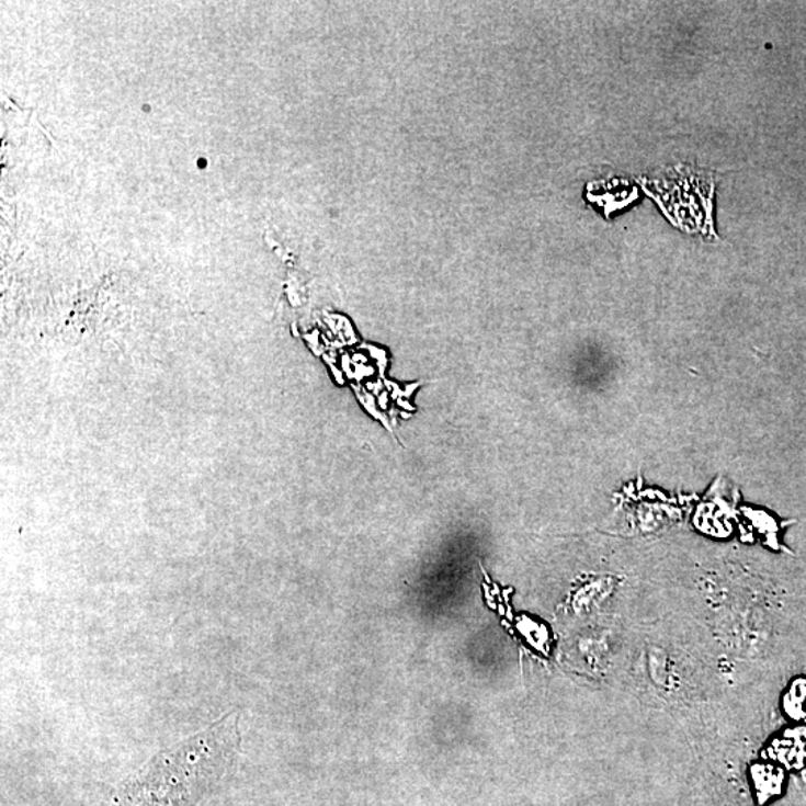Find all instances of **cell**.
<instances>
[{"label":"cell","instance_id":"cell-1","mask_svg":"<svg viewBox=\"0 0 806 806\" xmlns=\"http://www.w3.org/2000/svg\"><path fill=\"white\" fill-rule=\"evenodd\" d=\"M754 781L756 785H758L760 797L768 799L769 796H774L779 793L783 776L772 768H758L754 771Z\"/></svg>","mask_w":806,"mask_h":806}]
</instances>
